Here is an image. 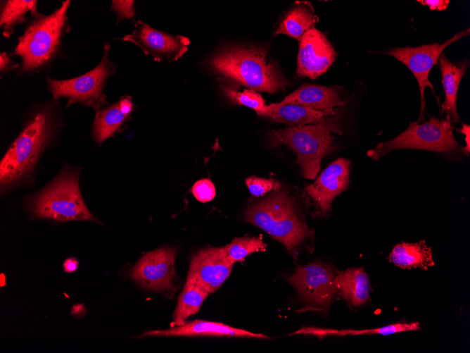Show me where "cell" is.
<instances>
[{"instance_id": "f1b7e54d", "label": "cell", "mask_w": 470, "mask_h": 353, "mask_svg": "<svg viewBox=\"0 0 470 353\" xmlns=\"http://www.w3.org/2000/svg\"><path fill=\"white\" fill-rule=\"evenodd\" d=\"M246 184L250 193L254 197H260L276 190L281 186L280 183L273 179L250 176L246 179Z\"/></svg>"}, {"instance_id": "83f0119b", "label": "cell", "mask_w": 470, "mask_h": 353, "mask_svg": "<svg viewBox=\"0 0 470 353\" xmlns=\"http://www.w3.org/2000/svg\"><path fill=\"white\" fill-rule=\"evenodd\" d=\"M220 87L223 94L236 104L247 106L257 113L266 106L265 100L256 91L245 89L240 92L234 86L224 82L220 84Z\"/></svg>"}, {"instance_id": "ffe728a7", "label": "cell", "mask_w": 470, "mask_h": 353, "mask_svg": "<svg viewBox=\"0 0 470 353\" xmlns=\"http://www.w3.org/2000/svg\"><path fill=\"white\" fill-rule=\"evenodd\" d=\"M132 109L133 104L130 99L123 97L103 110L96 111L92 127V135L95 141L101 144L113 135L120 128Z\"/></svg>"}, {"instance_id": "6da1fadb", "label": "cell", "mask_w": 470, "mask_h": 353, "mask_svg": "<svg viewBox=\"0 0 470 353\" xmlns=\"http://www.w3.org/2000/svg\"><path fill=\"white\" fill-rule=\"evenodd\" d=\"M58 127L55 109L49 104L32 113L0 161L1 194L32 180L38 161Z\"/></svg>"}, {"instance_id": "277c9868", "label": "cell", "mask_w": 470, "mask_h": 353, "mask_svg": "<svg viewBox=\"0 0 470 353\" xmlns=\"http://www.w3.org/2000/svg\"><path fill=\"white\" fill-rule=\"evenodd\" d=\"M341 115L336 111L318 123L271 130L267 133V137L272 146L286 145L292 149L303 178L314 180L322 159L335 149L331 133L343 134L339 124Z\"/></svg>"}, {"instance_id": "ac0fdd59", "label": "cell", "mask_w": 470, "mask_h": 353, "mask_svg": "<svg viewBox=\"0 0 470 353\" xmlns=\"http://www.w3.org/2000/svg\"><path fill=\"white\" fill-rule=\"evenodd\" d=\"M336 113V112H335ZM312 109L300 105L277 103L265 106L257 113L271 120L281 123L288 127H299L323 121L327 116L335 114Z\"/></svg>"}, {"instance_id": "52a82bcc", "label": "cell", "mask_w": 470, "mask_h": 353, "mask_svg": "<svg viewBox=\"0 0 470 353\" xmlns=\"http://www.w3.org/2000/svg\"><path fill=\"white\" fill-rule=\"evenodd\" d=\"M400 149H417L444 154L463 152L452 132L451 122L432 117L427 122L409 123L408 128L396 137L378 144L367 155L374 160L388 152Z\"/></svg>"}, {"instance_id": "1f68e13d", "label": "cell", "mask_w": 470, "mask_h": 353, "mask_svg": "<svg viewBox=\"0 0 470 353\" xmlns=\"http://www.w3.org/2000/svg\"><path fill=\"white\" fill-rule=\"evenodd\" d=\"M417 2L428 6L431 10H445L450 4L449 0H418Z\"/></svg>"}, {"instance_id": "836d02e7", "label": "cell", "mask_w": 470, "mask_h": 353, "mask_svg": "<svg viewBox=\"0 0 470 353\" xmlns=\"http://www.w3.org/2000/svg\"><path fill=\"white\" fill-rule=\"evenodd\" d=\"M464 135V138H465V142L466 144V146H465L463 149V152L465 154H469L470 151V127L469 125H466L462 123V127L461 130H459Z\"/></svg>"}, {"instance_id": "8fae6325", "label": "cell", "mask_w": 470, "mask_h": 353, "mask_svg": "<svg viewBox=\"0 0 470 353\" xmlns=\"http://www.w3.org/2000/svg\"><path fill=\"white\" fill-rule=\"evenodd\" d=\"M176 250L160 248L144 254L129 271V278L144 289L156 292L174 290Z\"/></svg>"}, {"instance_id": "d4e9b609", "label": "cell", "mask_w": 470, "mask_h": 353, "mask_svg": "<svg viewBox=\"0 0 470 353\" xmlns=\"http://www.w3.org/2000/svg\"><path fill=\"white\" fill-rule=\"evenodd\" d=\"M37 1L35 0H8L1 1L0 26L2 27L4 37L8 38L14 32L16 25L25 20L27 13L32 16L37 14Z\"/></svg>"}, {"instance_id": "603a6c76", "label": "cell", "mask_w": 470, "mask_h": 353, "mask_svg": "<svg viewBox=\"0 0 470 353\" xmlns=\"http://www.w3.org/2000/svg\"><path fill=\"white\" fill-rule=\"evenodd\" d=\"M318 20L309 4H300L286 14L275 35L284 34L300 42L306 31L315 27Z\"/></svg>"}, {"instance_id": "4316f807", "label": "cell", "mask_w": 470, "mask_h": 353, "mask_svg": "<svg viewBox=\"0 0 470 353\" xmlns=\"http://www.w3.org/2000/svg\"><path fill=\"white\" fill-rule=\"evenodd\" d=\"M266 247L267 244L260 237H243L234 239L223 249L229 261L234 264L253 252L265 251Z\"/></svg>"}, {"instance_id": "ba28073f", "label": "cell", "mask_w": 470, "mask_h": 353, "mask_svg": "<svg viewBox=\"0 0 470 353\" xmlns=\"http://www.w3.org/2000/svg\"><path fill=\"white\" fill-rule=\"evenodd\" d=\"M110 47L104 44V53L99 65L80 76L68 80L47 78V89L55 99L65 98L68 105L78 103L99 110L106 103L103 92L106 81L115 72V65L108 60Z\"/></svg>"}, {"instance_id": "30bf717a", "label": "cell", "mask_w": 470, "mask_h": 353, "mask_svg": "<svg viewBox=\"0 0 470 353\" xmlns=\"http://www.w3.org/2000/svg\"><path fill=\"white\" fill-rule=\"evenodd\" d=\"M469 33L470 30L468 28L456 34L441 44L434 42L417 47H397L385 52L386 54L391 56L404 63L417 79L421 97L419 122L424 118L423 116L426 108L424 90L426 87L431 88L439 101V99L435 93L433 86L428 79L431 70L438 63L440 56L447 46L462 37L469 35Z\"/></svg>"}, {"instance_id": "f546056e", "label": "cell", "mask_w": 470, "mask_h": 353, "mask_svg": "<svg viewBox=\"0 0 470 353\" xmlns=\"http://www.w3.org/2000/svg\"><path fill=\"white\" fill-rule=\"evenodd\" d=\"M194 197L201 202H208L214 199L216 194L215 187L209 179H201L196 181L191 187Z\"/></svg>"}, {"instance_id": "d6986e66", "label": "cell", "mask_w": 470, "mask_h": 353, "mask_svg": "<svg viewBox=\"0 0 470 353\" xmlns=\"http://www.w3.org/2000/svg\"><path fill=\"white\" fill-rule=\"evenodd\" d=\"M438 61L445 92V101L441 105V110L446 113L447 120L458 122L459 118L457 110V95L462 78L469 63L467 59L457 63H452L443 53Z\"/></svg>"}, {"instance_id": "4fadbf2b", "label": "cell", "mask_w": 470, "mask_h": 353, "mask_svg": "<svg viewBox=\"0 0 470 353\" xmlns=\"http://www.w3.org/2000/svg\"><path fill=\"white\" fill-rule=\"evenodd\" d=\"M233 265L223 247L203 249L192 256L186 280L213 293L229 276Z\"/></svg>"}, {"instance_id": "7c38bea8", "label": "cell", "mask_w": 470, "mask_h": 353, "mask_svg": "<svg viewBox=\"0 0 470 353\" xmlns=\"http://www.w3.org/2000/svg\"><path fill=\"white\" fill-rule=\"evenodd\" d=\"M122 39L136 44L155 61H177L188 51L190 44L188 37L166 34L141 20H138L132 33L125 35Z\"/></svg>"}, {"instance_id": "d6a6232c", "label": "cell", "mask_w": 470, "mask_h": 353, "mask_svg": "<svg viewBox=\"0 0 470 353\" xmlns=\"http://www.w3.org/2000/svg\"><path fill=\"white\" fill-rule=\"evenodd\" d=\"M18 66L10 58L6 52L0 54V71L5 73L13 70Z\"/></svg>"}, {"instance_id": "8992f818", "label": "cell", "mask_w": 470, "mask_h": 353, "mask_svg": "<svg viewBox=\"0 0 470 353\" xmlns=\"http://www.w3.org/2000/svg\"><path fill=\"white\" fill-rule=\"evenodd\" d=\"M70 4V1L67 0L49 16L39 13L33 16L14 50V54L21 58L23 72L41 69L55 56L66 30Z\"/></svg>"}, {"instance_id": "3957f363", "label": "cell", "mask_w": 470, "mask_h": 353, "mask_svg": "<svg viewBox=\"0 0 470 353\" xmlns=\"http://www.w3.org/2000/svg\"><path fill=\"white\" fill-rule=\"evenodd\" d=\"M214 71L254 91L274 94L284 90L288 80L272 63L266 62L262 48L232 46L223 49L210 60Z\"/></svg>"}, {"instance_id": "cb8c5ba5", "label": "cell", "mask_w": 470, "mask_h": 353, "mask_svg": "<svg viewBox=\"0 0 470 353\" xmlns=\"http://www.w3.org/2000/svg\"><path fill=\"white\" fill-rule=\"evenodd\" d=\"M208 295L200 286L186 280L173 313L171 327L184 324L190 316L197 314Z\"/></svg>"}, {"instance_id": "e0dca14e", "label": "cell", "mask_w": 470, "mask_h": 353, "mask_svg": "<svg viewBox=\"0 0 470 353\" xmlns=\"http://www.w3.org/2000/svg\"><path fill=\"white\" fill-rule=\"evenodd\" d=\"M342 88L338 86L324 87L315 85H304L286 96L279 105L293 104L320 111L334 113V108L344 103Z\"/></svg>"}, {"instance_id": "e575fe53", "label": "cell", "mask_w": 470, "mask_h": 353, "mask_svg": "<svg viewBox=\"0 0 470 353\" xmlns=\"http://www.w3.org/2000/svg\"><path fill=\"white\" fill-rule=\"evenodd\" d=\"M78 268V261L75 258H69L63 263L64 271L67 273H73Z\"/></svg>"}, {"instance_id": "44dd1931", "label": "cell", "mask_w": 470, "mask_h": 353, "mask_svg": "<svg viewBox=\"0 0 470 353\" xmlns=\"http://www.w3.org/2000/svg\"><path fill=\"white\" fill-rule=\"evenodd\" d=\"M335 283L343 299L352 306H361L369 298V278L362 268H350L338 273Z\"/></svg>"}, {"instance_id": "5bb4252c", "label": "cell", "mask_w": 470, "mask_h": 353, "mask_svg": "<svg viewBox=\"0 0 470 353\" xmlns=\"http://www.w3.org/2000/svg\"><path fill=\"white\" fill-rule=\"evenodd\" d=\"M337 56L324 33L313 27L306 31L300 41L297 73L315 79L324 73Z\"/></svg>"}, {"instance_id": "484cf974", "label": "cell", "mask_w": 470, "mask_h": 353, "mask_svg": "<svg viewBox=\"0 0 470 353\" xmlns=\"http://www.w3.org/2000/svg\"><path fill=\"white\" fill-rule=\"evenodd\" d=\"M419 330V324L417 322L413 323H397L380 328L364 329V330H336L329 329H322L316 328H302L296 333L310 334L316 336L325 335H371L380 334L382 335H389L400 332L412 331Z\"/></svg>"}, {"instance_id": "7402d4cb", "label": "cell", "mask_w": 470, "mask_h": 353, "mask_svg": "<svg viewBox=\"0 0 470 353\" xmlns=\"http://www.w3.org/2000/svg\"><path fill=\"white\" fill-rule=\"evenodd\" d=\"M389 260L403 268H420L426 270L434 265L431 248L424 241L397 244L392 249Z\"/></svg>"}, {"instance_id": "4dcf8cb0", "label": "cell", "mask_w": 470, "mask_h": 353, "mask_svg": "<svg viewBox=\"0 0 470 353\" xmlns=\"http://www.w3.org/2000/svg\"><path fill=\"white\" fill-rule=\"evenodd\" d=\"M111 10L116 14L118 20L132 19L135 15L134 1L113 0Z\"/></svg>"}, {"instance_id": "9a60e30c", "label": "cell", "mask_w": 470, "mask_h": 353, "mask_svg": "<svg viewBox=\"0 0 470 353\" xmlns=\"http://www.w3.org/2000/svg\"><path fill=\"white\" fill-rule=\"evenodd\" d=\"M350 168L348 159L339 158L331 163L313 183L305 187L307 195L322 215L330 211L334 199L347 189Z\"/></svg>"}, {"instance_id": "2e32d148", "label": "cell", "mask_w": 470, "mask_h": 353, "mask_svg": "<svg viewBox=\"0 0 470 353\" xmlns=\"http://www.w3.org/2000/svg\"><path fill=\"white\" fill-rule=\"evenodd\" d=\"M146 336H230L260 339L270 338L261 333H251L222 323L203 320L185 322L181 326L171 327L167 330L146 331L139 337Z\"/></svg>"}, {"instance_id": "7a4b0ae2", "label": "cell", "mask_w": 470, "mask_h": 353, "mask_svg": "<svg viewBox=\"0 0 470 353\" xmlns=\"http://www.w3.org/2000/svg\"><path fill=\"white\" fill-rule=\"evenodd\" d=\"M245 216L248 223L281 242L295 259L299 247L314 235L298 215L293 199L281 186L250 205Z\"/></svg>"}, {"instance_id": "5b68a950", "label": "cell", "mask_w": 470, "mask_h": 353, "mask_svg": "<svg viewBox=\"0 0 470 353\" xmlns=\"http://www.w3.org/2000/svg\"><path fill=\"white\" fill-rule=\"evenodd\" d=\"M32 216L57 221L96 219L87 209L80 189V171L65 166L44 188L28 198Z\"/></svg>"}, {"instance_id": "9c48e42d", "label": "cell", "mask_w": 470, "mask_h": 353, "mask_svg": "<svg viewBox=\"0 0 470 353\" xmlns=\"http://www.w3.org/2000/svg\"><path fill=\"white\" fill-rule=\"evenodd\" d=\"M336 274L330 266L315 262L298 266L287 280L309 306L326 311L338 293Z\"/></svg>"}]
</instances>
